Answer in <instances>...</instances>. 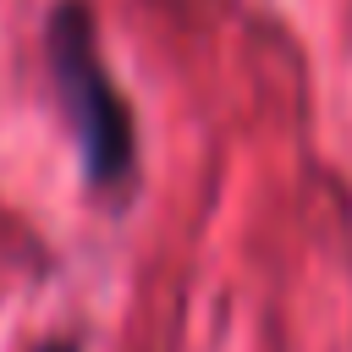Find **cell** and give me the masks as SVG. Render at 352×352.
Instances as JSON below:
<instances>
[{
  "mask_svg": "<svg viewBox=\"0 0 352 352\" xmlns=\"http://www.w3.org/2000/svg\"><path fill=\"white\" fill-rule=\"evenodd\" d=\"M44 66H50V88H55V104L66 116L88 192H99L110 204L126 198L138 187V121H132V104L104 66L88 0H55L50 6Z\"/></svg>",
  "mask_w": 352,
  "mask_h": 352,
  "instance_id": "cell-1",
  "label": "cell"
},
{
  "mask_svg": "<svg viewBox=\"0 0 352 352\" xmlns=\"http://www.w3.org/2000/svg\"><path fill=\"white\" fill-rule=\"evenodd\" d=\"M38 352H82V346H77V341H44Z\"/></svg>",
  "mask_w": 352,
  "mask_h": 352,
  "instance_id": "cell-2",
  "label": "cell"
}]
</instances>
